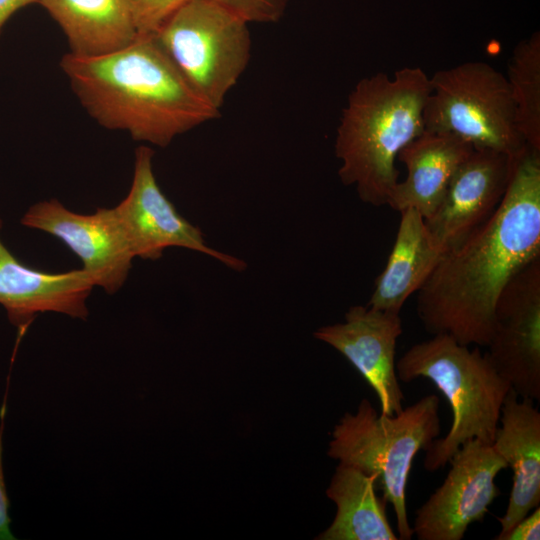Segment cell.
Wrapping results in <instances>:
<instances>
[{"label":"cell","mask_w":540,"mask_h":540,"mask_svg":"<svg viewBox=\"0 0 540 540\" xmlns=\"http://www.w3.org/2000/svg\"><path fill=\"white\" fill-rule=\"evenodd\" d=\"M424 130L456 136L473 148L516 157L527 147L520 133L506 76L492 65L469 61L430 77Z\"/></svg>","instance_id":"obj_7"},{"label":"cell","mask_w":540,"mask_h":540,"mask_svg":"<svg viewBox=\"0 0 540 540\" xmlns=\"http://www.w3.org/2000/svg\"><path fill=\"white\" fill-rule=\"evenodd\" d=\"M187 1L189 0H127L140 35L153 34Z\"/></svg>","instance_id":"obj_21"},{"label":"cell","mask_w":540,"mask_h":540,"mask_svg":"<svg viewBox=\"0 0 540 540\" xmlns=\"http://www.w3.org/2000/svg\"><path fill=\"white\" fill-rule=\"evenodd\" d=\"M486 347L494 369L520 397L540 399V257L501 292Z\"/></svg>","instance_id":"obj_9"},{"label":"cell","mask_w":540,"mask_h":540,"mask_svg":"<svg viewBox=\"0 0 540 540\" xmlns=\"http://www.w3.org/2000/svg\"><path fill=\"white\" fill-rule=\"evenodd\" d=\"M511 467L512 488L505 514L498 517L504 536L540 504V412L534 400L508 391L491 444Z\"/></svg>","instance_id":"obj_14"},{"label":"cell","mask_w":540,"mask_h":540,"mask_svg":"<svg viewBox=\"0 0 540 540\" xmlns=\"http://www.w3.org/2000/svg\"><path fill=\"white\" fill-rule=\"evenodd\" d=\"M6 407L5 403L1 409L0 423V540H14L15 537L10 530L11 519L9 517V499L5 485L3 470V431Z\"/></svg>","instance_id":"obj_23"},{"label":"cell","mask_w":540,"mask_h":540,"mask_svg":"<svg viewBox=\"0 0 540 540\" xmlns=\"http://www.w3.org/2000/svg\"><path fill=\"white\" fill-rule=\"evenodd\" d=\"M93 287L83 269L48 273L25 266L0 239V304L19 329H25L36 314L43 312L86 319V300Z\"/></svg>","instance_id":"obj_15"},{"label":"cell","mask_w":540,"mask_h":540,"mask_svg":"<svg viewBox=\"0 0 540 540\" xmlns=\"http://www.w3.org/2000/svg\"><path fill=\"white\" fill-rule=\"evenodd\" d=\"M473 149L454 135L424 130L398 153L407 175L396 183L387 205L398 212L414 209L428 219L441 203L453 174Z\"/></svg>","instance_id":"obj_16"},{"label":"cell","mask_w":540,"mask_h":540,"mask_svg":"<svg viewBox=\"0 0 540 540\" xmlns=\"http://www.w3.org/2000/svg\"><path fill=\"white\" fill-rule=\"evenodd\" d=\"M60 67L87 113L107 129L166 147L220 115L189 85L152 34L113 52L66 53Z\"/></svg>","instance_id":"obj_2"},{"label":"cell","mask_w":540,"mask_h":540,"mask_svg":"<svg viewBox=\"0 0 540 540\" xmlns=\"http://www.w3.org/2000/svg\"><path fill=\"white\" fill-rule=\"evenodd\" d=\"M507 81L516 122L527 145L540 151V33L534 32L514 48Z\"/></svg>","instance_id":"obj_20"},{"label":"cell","mask_w":540,"mask_h":540,"mask_svg":"<svg viewBox=\"0 0 540 540\" xmlns=\"http://www.w3.org/2000/svg\"><path fill=\"white\" fill-rule=\"evenodd\" d=\"M540 257V151L529 145L515 159L494 214L447 250L417 292V314L429 333L486 347L494 310L507 283Z\"/></svg>","instance_id":"obj_1"},{"label":"cell","mask_w":540,"mask_h":540,"mask_svg":"<svg viewBox=\"0 0 540 540\" xmlns=\"http://www.w3.org/2000/svg\"><path fill=\"white\" fill-rule=\"evenodd\" d=\"M449 463L443 483L415 512L412 530L419 540H461L489 512L500 494L495 478L508 467L491 445L476 439L461 445Z\"/></svg>","instance_id":"obj_8"},{"label":"cell","mask_w":540,"mask_h":540,"mask_svg":"<svg viewBox=\"0 0 540 540\" xmlns=\"http://www.w3.org/2000/svg\"><path fill=\"white\" fill-rule=\"evenodd\" d=\"M21 224L63 241L81 259L94 286L106 293H116L126 281L135 257L114 208H97L85 215L51 199L31 206Z\"/></svg>","instance_id":"obj_11"},{"label":"cell","mask_w":540,"mask_h":540,"mask_svg":"<svg viewBox=\"0 0 540 540\" xmlns=\"http://www.w3.org/2000/svg\"><path fill=\"white\" fill-rule=\"evenodd\" d=\"M403 332L400 313L356 305L345 321L319 328L314 336L340 352L375 391L381 413L403 409L404 395L396 373V343Z\"/></svg>","instance_id":"obj_13"},{"label":"cell","mask_w":540,"mask_h":540,"mask_svg":"<svg viewBox=\"0 0 540 540\" xmlns=\"http://www.w3.org/2000/svg\"><path fill=\"white\" fill-rule=\"evenodd\" d=\"M57 22L71 53L90 57L127 46L140 34L127 0H36Z\"/></svg>","instance_id":"obj_18"},{"label":"cell","mask_w":540,"mask_h":540,"mask_svg":"<svg viewBox=\"0 0 540 540\" xmlns=\"http://www.w3.org/2000/svg\"><path fill=\"white\" fill-rule=\"evenodd\" d=\"M396 373L404 383L419 377L429 379L452 411L449 432L434 439L426 450L424 467L428 471L448 464L467 441L492 444L511 386L478 347L469 349L447 334H435L409 348L396 362Z\"/></svg>","instance_id":"obj_4"},{"label":"cell","mask_w":540,"mask_h":540,"mask_svg":"<svg viewBox=\"0 0 540 540\" xmlns=\"http://www.w3.org/2000/svg\"><path fill=\"white\" fill-rule=\"evenodd\" d=\"M154 151H135L134 174L128 195L114 207L134 257L157 260L168 247H182L211 256L234 270L244 261L209 247L199 228L182 217L161 191L152 168Z\"/></svg>","instance_id":"obj_10"},{"label":"cell","mask_w":540,"mask_h":540,"mask_svg":"<svg viewBox=\"0 0 540 540\" xmlns=\"http://www.w3.org/2000/svg\"><path fill=\"white\" fill-rule=\"evenodd\" d=\"M376 477L339 463L326 490L336 515L319 540H397L386 512L387 501L376 494Z\"/></svg>","instance_id":"obj_19"},{"label":"cell","mask_w":540,"mask_h":540,"mask_svg":"<svg viewBox=\"0 0 540 540\" xmlns=\"http://www.w3.org/2000/svg\"><path fill=\"white\" fill-rule=\"evenodd\" d=\"M400 214L395 243L367 303L395 313L420 290L446 252L434 241L418 211L409 208Z\"/></svg>","instance_id":"obj_17"},{"label":"cell","mask_w":540,"mask_h":540,"mask_svg":"<svg viewBox=\"0 0 540 540\" xmlns=\"http://www.w3.org/2000/svg\"><path fill=\"white\" fill-rule=\"evenodd\" d=\"M516 157L474 148L462 161L437 210L424 219L442 249L457 246L490 219L507 191Z\"/></svg>","instance_id":"obj_12"},{"label":"cell","mask_w":540,"mask_h":540,"mask_svg":"<svg viewBox=\"0 0 540 540\" xmlns=\"http://www.w3.org/2000/svg\"><path fill=\"white\" fill-rule=\"evenodd\" d=\"M36 3V0H0V34L9 18L19 9Z\"/></svg>","instance_id":"obj_25"},{"label":"cell","mask_w":540,"mask_h":540,"mask_svg":"<svg viewBox=\"0 0 540 540\" xmlns=\"http://www.w3.org/2000/svg\"><path fill=\"white\" fill-rule=\"evenodd\" d=\"M441 431L439 398L422 397L395 415L378 413L363 399L356 413L335 425L328 456L341 464L375 475L376 488L392 504L399 538L413 536L406 508V488L414 458L427 450Z\"/></svg>","instance_id":"obj_5"},{"label":"cell","mask_w":540,"mask_h":540,"mask_svg":"<svg viewBox=\"0 0 540 540\" xmlns=\"http://www.w3.org/2000/svg\"><path fill=\"white\" fill-rule=\"evenodd\" d=\"M540 539V508L533 509L508 532L503 540H539Z\"/></svg>","instance_id":"obj_24"},{"label":"cell","mask_w":540,"mask_h":540,"mask_svg":"<svg viewBox=\"0 0 540 540\" xmlns=\"http://www.w3.org/2000/svg\"><path fill=\"white\" fill-rule=\"evenodd\" d=\"M430 77L420 67H403L390 77L376 73L358 81L342 110L335 138L338 175L359 198L387 205L399 181L395 159L424 131L423 110Z\"/></svg>","instance_id":"obj_3"},{"label":"cell","mask_w":540,"mask_h":540,"mask_svg":"<svg viewBox=\"0 0 540 540\" xmlns=\"http://www.w3.org/2000/svg\"><path fill=\"white\" fill-rule=\"evenodd\" d=\"M248 24L212 0H189L152 35L194 91L220 111L250 60Z\"/></svg>","instance_id":"obj_6"},{"label":"cell","mask_w":540,"mask_h":540,"mask_svg":"<svg viewBox=\"0 0 540 540\" xmlns=\"http://www.w3.org/2000/svg\"><path fill=\"white\" fill-rule=\"evenodd\" d=\"M247 23H274L283 16L288 0H212Z\"/></svg>","instance_id":"obj_22"}]
</instances>
